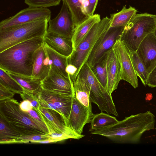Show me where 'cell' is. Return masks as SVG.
Wrapping results in <instances>:
<instances>
[{
  "label": "cell",
  "mask_w": 156,
  "mask_h": 156,
  "mask_svg": "<svg viewBox=\"0 0 156 156\" xmlns=\"http://www.w3.org/2000/svg\"><path fill=\"white\" fill-rule=\"evenodd\" d=\"M20 95L23 100H27L30 102L33 108L36 110L38 109L40 105L38 96L25 91Z\"/></svg>",
  "instance_id": "33"
},
{
  "label": "cell",
  "mask_w": 156,
  "mask_h": 156,
  "mask_svg": "<svg viewBox=\"0 0 156 156\" xmlns=\"http://www.w3.org/2000/svg\"><path fill=\"white\" fill-rule=\"evenodd\" d=\"M154 33L155 35V36L156 37V28L155 30V31L154 32Z\"/></svg>",
  "instance_id": "41"
},
{
  "label": "cell",
  "mask_w": 156,
  "mask_h": 156,
  "mask_svg": "<svg viewBox=\"0 0 156 156\" xmlns=\"http://www.w3.org/2000/svg\"><path fill=\"white\" fill-rule=\"evenodd\" d=\"M20 104L12 98L0 101V116L21 136L47 134L34 122L27 112L20 109Z\"/></svg>",
  "instance_id": "3"
},
{
  "label": "cell",
  "mask_w": 156,
  "mask_h": 156,
  "mask_svg": "<svg viewBox=\"0 0 156 156\" xmlns=\"http://www.w3.org/2000/svg\"><path fill=\"white\" fill-rule=\"evenodd\" d=\"M73 85L75 98L83 105L89 107L91 105L90 98V89L85 80L78 75L73 82Z\"/></svg>",
  "instance_id": "22"
},
{
  "label": "cell",
  "mask_w": 156,
  "mask_h": 156,
  "mask_svg": "<svg viewBox=\"0 0 156 156\" xmlns=\"http://www.w3.org/2000/svg\"><path fill=\"white\" fill-rule=\"evenodd\" d=\"M55 141L51 138L48 139L38 141L37 142V143L48 144L51 143H55Z\"/></svg>",
  "instance_id": "40"
},
{
  "label": "cell",
  "mask_w": 156,
  "mask_h": 156,
  "mask_svg": "<svg viewBox=\"0 0 156 156\" xmlns=\"http://www.w3.org/2000/svg\"><path fill=\"white\" fill-rule=\"evenodd\" d=\"M41 82L44 90L66 96L74 95L73 82L70 78L61 75L51 66L48 76Z\"/></svg>",
  "instance_id": "10"
},
{
  "label": "cell",
  "mask_w": 156,
  "mask_h": 156,
  "mask_svg": "<svg viewBox=\"0 0 156 156\" xmlns=\"http://www.w3.org/2000/svg\"><path fill=\"white\" fill-rule=\"evenodd\" d=\"M124 26L110 27L90 54L87 62L92 68L102 60L107 52L112 48L116 40L120 38Z\"/></svg>",
  "instance_id": "14"
},
{
  "label": "cell",
  "mask_w": 156,
  "mask_h": 156,
  "mask_svg": "<svg viewBox=\"0 0 156 156\" xmlns=\"http://www.w3.org/2000/svg\"><path fill=\"white\" fill-rule=\"evenodd\" d=\"M156 28V15L136 14L124 27L120 38L129 51H136L144 39Z\"/></svg>",
  "instance_id": "5"
},
{
  "label": "cell",
  "mask_w": 156,
  "mask_h": 156,
  "mask_svg": "<svg viewBox=\"0 0 156 156\" xmlns=\"http://www.w3.org/2000/svg\"><path fill=\"white\" fill-rule=\"evenodd\" d=\"M121 68V80L129 83L134 88L138 87L137 75L129 55V49L119 38L112 47Z\"/></svg>",
  "instance_id": "11"
},
{
  "label": "cell",
  "mask_w": 156,
  "mask_h": 156,
  "mask_svg": "<svg viewBox=\"0 0 156 156\" xmlns=\"http://www.w3.org/2000/svg\"><path fill=\"white\" fill-rule=\"evenodd\" d=\"M47 31L62 37L71 39L75 27L73 17L65 3L63 2L57 16L48 21Z\"/></svg>",
  "instance_id": "12"
},
{
  "label": "cell",
  "mask_w": 156,
  "mask_h": 156,
  "mask_svg": "<svg viewBox=\"0 0 156 156\" xmlns=\"http://www.w3.org/2000/svg\"><path fill=\"white\" fill-rule=\"evenodd\" d=\"M73 97L62 95L43 89L38 95L41 106L58 112L63 116L68 124Z\"/></svg>",
  "instance_id": "8"
},
{
  "label": "cell",
  "mask_w": 156,
  "mask_h": 156,
  "mask_svg": "<svg viewBox=\"0 0 156 156\" xmlns=\"http://www.w3.org/2000/svg\"><path fill=\"white\" fill-rule=\"evenodd\" d=\"M147 84L149 87L152 88L156 87V66L149 73Z\"/></svg>",
  "instance_id": "36"
},
{
  "label": "cell",
  "mask_w": 156,
  "mask_h": 156,
  "mask_svg": "<svg viewBox=\"0 0 156 156\" xmlns=\"http://www.w3.org/2000/svg\"><path fill=\"white\" fill-rule=\"evenodd\" d=\"M61 0H24L29 7L45 8L58 5Z\"/></svg>",
  "instance_id": "31"
},
{
  "label": "cell",
  "mask_w": 156,
  "mask_h": 156,
  "mask_svg": "<svg viewBox=\"0 0 156 156\" xmlns=\"http://www.w3.org/2000/svg\"><path fill=\"white\" fill-rule=\"evenodd\" d=\"M129 55L136 73L139 76L143 85L146 86L149 73L136 52L129 51Z\"/></svg>",
  "instance_id": "28"
},
{
  "label": "cell",
  "mask_w": 156,
  "mask_h": 156,
  "mask_svg": "<svg viewBox=\"0 0 156 156\" xmlns=\"http://www.w3.org/2000/svg\"><path fill=\"white\" fill-rule=\"evenodd\" d=\"M94 115L92 111L91 105L88 107L84 106L73 96L68 123L75 133L82 135L84 126L91 122Z\"/></svg>",
  "instance_id": "13"
},
{
  "label": "cell",
  "mask_w": 156,
  "mask_h": 156,
  "mask_svg": "<svg viewBox=\"0 0 156 156\" xmlns=\"http://www.w3.org/2000/svg\"><path fill=\"white\" fill-rule=\"evenodd\" d=\"M27 112L34 122L47 134H48L49 131L46 126L36 110L32 108Z\"/></svg>",
  "instance_id": "34"
},
{
  "label": "cell",
  "mask_w": 156,
  "mask_h": 156,
  "mask_svg": "<svg viewBox=\"0 0 156 156\" xmlns=\"http://www.w3.org/2000/svg\"><path fill=\"white\" fill-rule=\"evenodd\" d=\"M15 93L0 83V101L12 98Z\"/></svg>",
  "instance_id": "35"
},
{
  "label": "cell",
  "mask_w": 156,
  "mask_h": 156,
  "mask_svg": "<svg viewBox=\"0 0 156 156\" xmlns=\"http://www.w3.org/2000/svg\"><path fill=\"white\" fill-rule=\"evenodd\" d=\"M110 27V18L108 16L103 18L94 26L85 39L67 58L68 64L73 65L77 69L73 82L82 66L87 62L92 51L104 37Z\"/></svg>",
  "instance_id": "6"
},
{
  "label": "cell",
  "mask_w": 156,
  "mask_h": 156,
  "mask_svg": "<svg viewBox=\"0 0 156 156\" xmlns=\"http://www.w3.org/2000/svg\"><path fill=\"white\" fill-rule=\"evenodd\" d=\"M48 22L46 19H40L0 30V53L22 42L43 37Z\"/></svg>",
  "instance_id": "4"
},
{
  "label": "cell",
  "mask_w": 156,
  "mask_h": 156,
  "mask_svg": "<svg viewBox=\"0 0 156 156\" xmlns=\"http://www.w3.org/2000/svg\"><path fill=\"white\" fill-rule=\"evenodd\" d=\"M43 43V37H39L6 49L0 53V68L8 72L31 76L35 52Z\"/></svg>",
  "instance_id": "2"
},
{
  "label": "cell",
  "mask_w": 156,
  "mask_h": 156,
  "mask_svg": "<svg viewBox=\"0 0 156 156\" xmlns=\"http://www.w3.org/2000/svg\"><path fill=\"white\" fill-rule=\"evenodd\" d=\"M137 11L134 7L130 6L127 8L124 6L120 11L110 14V27L125 26L136 14Z\"/></svg>",
  "instance_id": "23"
},
{
  "label": "cell",
  "mask_w": 156,
  "mask_h": 156,
  "mask_svg": "<svg viewBox=\"0 0 156 156\" xmlns=\"http://www.w3.org/2000/svg\"><path fill=\"white\" fill-rule=\"evenodd\" d=\"M46 53L52 62L51 66L58 73L66 77L70 78L66 71L68 65L67 58L56 52L44 43Z\"/></svg>",
  "instance_id": "24"
},
{
  "label": "cell",
  "mask_w": 156,
  "mask_h": 156,
  "mask_svg": "<svg viewBox=\"0 0 156 156\" xmlns=\"http://www.w3.org/2000/svg\"><path fill=\"white\" fill-rule=\"evenodd\" d=\"M51 11L47 8L29 7L2 21L0 23V30L40 19H46L49 21L51 19Z\"/></svg>",
  "instance_id": "9"
},
{
  "label": "cell",
  "mask_w": 156,
  "mask_h": 156,
  "mask_svg": "<svg viewBox=\"0 0 156 156\" xmlns=\"http://www.w3.org/2000/svg\"><path fill=\"white\" fill-rule=\"evenodd\" d=\"M69 9L73 18L75 26L87 17L83 12L82 0H62ZM89 17V16H88Z\"/></svg>",
  "instance_id": "27"
},
{
  "label": "cell",
  "mask_w": 156,
  "mask_h": 156,
  "mask_svg": "<svg viewBox=\"0 0 156 156\" xmlns=\"http://www.w3.org/2000/svg\"><path fill=\"white\" fill-rule=\"evenodd\" d=\"M77 70V68L75 66L71 64L68 63L66 67V71L69 76L73 82Z\"/></svg>",
  "instance_id": "38"
},
{
  "label": "cell",
  "mask_w": 156,
  "mask_h": 156,
  "mask_svg": "<svg viewBox=\"0 0 156 156\" xmlns=\"http://www.w3.org/2000/svg\"><path fill=\"white\" fill-rule=\"evenodd\" d=\"M119 121L115 117L102 112L95 114L91 122L89 131L114 125Z\"/></svg>",
  "instance_id": "26"
},
{
  "label": "cell",
  "mask_w": 156,
  "mask_h": 156,
  "mask_svg": "<svg viewBox=\"0 0 156 156\" xmlns=\"http://www.w3.org/2000/svg\"><path fill=\"white\" fill-rule=\"evenodd\" d=\"M98 1V0H88V4L86 8L87 15L88 16L94 14Z\"/></svg>",
  "instance_id": "37"
},
{
  "label": "cell",
  "mask_w": 156,
  "mask_h": 156,
  "mask_svg": "<svg viewBox=\"0 0 156 156\" xmlns=\"http://www.w3.org/2000/svg\"><path fill=\"white\" fill-rule=\"evenodd\" d=\"M36 111L46 126L48 133L74 132L63 116L56 111L40 105Z\"/></svg>",
  "instance_id": "16"
},
{
  "label": "cell",
  "mask_w": 156,
  "mask_h": 156,
  "mask_svg": "<svg viewBox=\"0 0 156 156\" xmlns=\"http://www.w3.org/2000/svg\"><path fill=\"white\" fill-rule=\"evenodd\" d=\"M78 75L85 80L90 88L91 102L97 105L102 112L118 116L112 95L98 81L87 62L82 66Z\"/></svg>",
  "instance_id": "7"
},
{
  "label": "cell",
  "mask_w": 156,
  "mask_h": 156,
  "mask_svg": "<svg viewBox=\"0 0 156 156\" xmlns=\"http://www.w3.org/2000/svg\"><path fill=\"white\" fill-rule=\"evenodd\" d=\"M101 20L100 16L96 14L87 17L75 26L71 38L74 51L85 39L89 31L97 23Z\"/></svg>",
  "instance_id": "20"
},
{
  "label": "cell",
  "mask_w": 156,
  "mask_h": 156,
  "mask_svg": "<svg viewBox=\"0 0 156 156\" xmlns=\"http://www.w3.org/2000/svg\"><path fill=\"white\" fill-rule=\"evenodd\" d=\"M97 79L106 89L107 84L106 71L105 60L103 58L91 68Z\"/></svg>",
  "instance_id": "30"
},
{
  "label": "cell",
  "mask_w": 156,
  "mask_h": 156,
  "mask_svg": "<svg viewBox=\"0 0 156 156\" xmlns=\"http://www.w3.org/2000/svg\"><path fill=\"white\" fill-rule=\"evenodd\" d=\"M0 83L15 93L20 94L24 90L19 83L12 77L7 72L0 68Z\"/></svg>",
  "instance_id": "29"
},
{
  "label": "cell",
  "mask_w": 156,
  "mask_h": 156,
  "mask_svg": "<svg viewBox=\"0 0 156 156\" xmlns=\"http://www.w3.org/2000/svg\"><path fill=\"white\" fill-rule=\"evenodd\" d=\"M155 116L150 111L126 117L117 123L90 132L116 143L137 144L143 134L154 129Z\"/></svg>",
  "instance_id": "1"
},
{
  "label": "cell",
  "mask_w": 156,
  "mask_h": 156,
  "mask_svg": "<svg viewBox=\"0 0 156 156\" xmlns=\"http://www.w3.org/2000/svg\"><path fill=\"white\" fill-rule=\"evenodd\" d=\"M43 40L44 43L50 48L67 57L70 56L73 51L71 39L47 31L43 36Z\"/></svg>",
  "instance_id": "18"
},
{
  "label": "cell",
  "mask_w": 156,
  "mask_h": 156,
  "mask_svg": "<svg viewBox=\"0 0 156 156\" xmlns=\"http://www.w3.org/2000/svg\"><path fill=\"white\" fill-rule=\"evenodd\" d=\"M20 107L22 111L26 112L33 108L30 102L27 100H23L20 103Z\"/></svg>",
  "instance_id": "39"
},
{
  "label": "cell",
  "mask_w": 156,
  "mask_h": 156,
  "mask_svg": "<svg viewBox=\"0 0 156 156\" xmlns=\"http://www.w3.org/2000/svg\"><path fill=\"white\" fill-rule=\"evenodd\" d=\"M20 134L10 126L6 121L0 116V144L16 143Z\"/></svg>",
  "instance_id": "25"
},
{
  "label": "cell",
  "mask_w": 156,
  "mask_h": 156,
  "mask_svg": "<svg viewBox=\"0 0 156 156\" xmlns=\"http://www.w3.org/2000/svg\"><path fill=\"white\" fill-rule=\"evenodd\" d=\"M50 61L43 43L35 52L32 76L41 81L47 76L51 67Z\"/></svg>",
  "instance_id": "19"
},
{
  "label": "cell",
  "mask_w": 156,
  "mask_h": 156,
  "mask_svg": "<svg viewBox=\"0 0 156 156\" xmlns=\"http://www.w3.org/2000/svg\"><path fill=\"white\" fill-rule=\"evenodd\" d=\"M23 88L24 91L38 96L42 89V82L32 76H27L7 72Z\"/></svg>",
  "instance_id": "21"
},
{
  "label": "cell",
  "mask_w": 156,
  "mask_h": 156,
  "mask_svg": "<svg viewBox=\"0 0 156 156\" xmlns=\"http://www.w3.org/2000/svg\"><path fill=\"white\" fill-rule=\"evenodd\" d=\"M106 71L107 84L106 90L110 94L118 87L121 80V68L119 59L112 48L104 57Z\"/></svg>",
  "instance_id": "15"
},
{
  "label": "cell",
  "mask_w": 156,
  "mask_h": 156,
  "mask_svg": "<svg viewBox=\"0 0 156 156\" xmlns=\"http://www.w3.org/2000/svg\"><path fill=\"white\" fill-rule=\"evenodd\" d=\"M136 52L149 74L156 66V37L154 32L144 39Z\"/></svg>",
  "instance_id": "17"
},
{
  "label": "cell",
  "mask_w": 156,
  "mask_h": 156,
  "mask_svg": "<svg viewBox=\"0 0 156 156\" xmlns=\"http://www.w3.org/2000/svg\"><path fill=\"white\" fill-rule=\"evenodd\" d=\"M51 138L48 134L21 136L16 139V143H36L37 142Z\"/></svg>",
  "instance_id": "32"
}]
</instances>
